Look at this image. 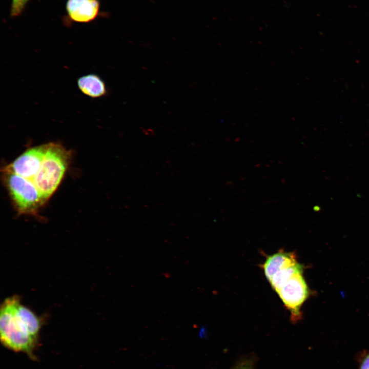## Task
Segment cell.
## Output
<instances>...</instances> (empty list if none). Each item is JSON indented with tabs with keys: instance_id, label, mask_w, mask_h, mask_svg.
I'll list each match as a JSON object with an SVG mask.
<instances>
[{
	"instance_id": "1",
	"label": "cell",
	"mask_w": 369,
	"mask_h": 369,
	"mask_svg": "<svg viewBox=\"0 0 369 369\" xmlns=\"http://www.w3.org/2000/svg\"><path fill=\"white\" fill-rule=\"evenodd\" d=\"M48 144L40 167L31 180L46 201L59 185L70 160L69 151L60 144Z\"/></svg>"
},
{
	"instance_id": "2",
	"label": "cell",
	"mask_w": 369,
	"mask_h": 369,
	"mask_svg": "<svg viewBox=\"0 0 369 369\" xmlns=\"http://www.w3.org/2000/svg\"><path fill=\"white\" fill-rule=\"evenodd\" d=\"M14 296L6 299L0 313V335L2 344L16 352L26 354L34 359L38 339L27 333L15 319L13 312Z\"/></svg>"
},
{
	"instance_id": "3",
	"label": "cell",
	"mask_w": 369,
	"mask_h": 369,
	"mask_svg": "<svg viewBox=\"0 0 369 369\" xmlns=\"http://www.w3.org/2000/svg\"><path fill=\"white\" fill-rule=\"evenodd\" d=\"M4 179L10 196L20 214H34L46 201L33 182L4 169Z\"/></svg>"
},
{
	"instance_id": "4",
	"label": "cell",
	"mask_w": 369,
	"mask_h": 369,
	"mask_svg": "<svg viewBox=\"0 0 369 369\" xmlns=\"http://www.w3.org/2000/svg\"><path fill=\"white\" fill-rule=\"evenodd\" d=\"M303 273L300 271L295 273L276 291L290 312L292 320L294 321L299 320L301 316V307L310 294Z\"/></svg>"
},
{
	"instance_id": "5",
	"label": "cell",
	"mask_w": 369,
	"mask_h": 369,
	"mask_svg": "<svg viewBox=\"0 0 369 369\" xmlns=\"http://www.w3.org/2000/svg\"><path fill=\"white\" fill-rule=\"evenodd\" d=\"M49 144L28 149L4 169L32 180L39 170Z\"/></svg>"
},
{
	"instance_id": "6",
	"label": "cell",
	"mask_w": 369,
	"mask_h": 369,
	"mask_svg": "<svg viewBox=\"0 0 369 369\" xmlns=\"http://www.w3.org/2000/svg\"><path fill=\"white\" fill-rule=\"evenodd\" d=\"M99 9L98 0H68L66 10L73 21L87 23L97 15Z\"/></svg>"
},
{
	"instance_id": "7",
	"label": "cell",
	"mask_w": 369,
	"mask_h": 369,
	"mask_svg": "<svg viewBox=\"0 0 369 369\" xmlns=\"http://www.w3.org/2000/svg\"><path fill=\"white\" fill-rule=\"evenodd\" d=\"M13 310L16 319L26 327L31 336L38 339L42 325L38 317L28 308L23 305L16 296H15Z\"/></svg>"
},
{
	"instance_id": "8",
	"label": "cell",
	"mask_w": 369,
	"mask_h": 369,
	"mask_svg": "<svg viewBox=\"0 0 369 369\" xmlns=\"http://www.w3.org/2000/svg\"><path fill=\"white\" fill-rule=\"evenodd\" d=\"M79 89L84 94L96 98L107 94L106 85L102 79L97 74H89L77 79Z\"/></svg>"
},
{
	"instance_id": "9",
	"label": "cell",
	"mask_w": 369,
	"mask_h": 369,
	"mask_svg": "<svg viewBox=\"0 0 369 369\" xmlns=\"http://www.w3.org/2000/svg\"><path fill=\"white\" fill-rule=\"evenodd\" d=\"M29 0H12L11 16H18L23 11Z\"/></svg>"
},
{
	"instance_id": "10",
	"label": "cell",
	"mask_w": 369,
	"mask_h": 369,
	"mask_svg": "<svg viewBox=\"0 0 369 369\" xmlns=\"http://www.w3.org/2000/svg\"><path fill=\"white\" fill-rule=\"evenodd\" d=\"M358 369H369V353L362 359Z\"/></svg>"
},
{
	"instance_id": "11",
	"label": "cell",
	"mask_w": 369,
	"mask_h": 369,
	"mask_svg": "<svg viewBox=\"0 0 369 369\" xmlns=\"http://www.w3.org/2000/svg\"><path fill=\"white\" fill-rule=\"evenodd\" d=\"M238 369H250V368L248 367L247 366H242V367H240V368H238Z\"/></svg>"
}]
</instances>
